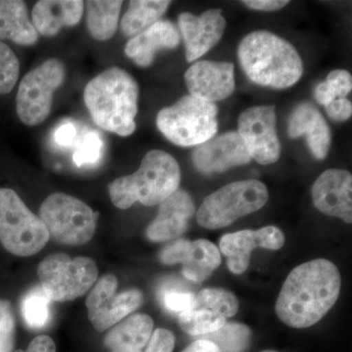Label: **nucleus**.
<instances>
[{
    "instance_id": "1",
    "label": "nucleus",
    "mask_w": 352,
    "mask_h": 352,
    "mask_svg": "<svg viewBox=\"0 0 352 352\" xmlns=\"http://www.w3.org/2000/svg\"><path fill=\"white\" fill-rule=\"evenodd\" d=\"M342 279L332 261L318 258L296 266L285 280L275 310L292 328L311 327L337 302Z\"/></svg>"
},
{
    "instance_id": "2",
    "label": "nucleus",
    "mask_w": 352,
    "mask_h": 352,
    "mask_svg": "<svg viewBox=\"0 0 352 352\" xmlns=\"http://www.w3.org/2000/svg\"><path fill=\"white\" fill-rule=\"evenodd\" d=\"M138 83L122 69L112 67L87 83L83 100L95 124L126 138L136 129Z\"/></svg>"
},
{
    "instance_id": "3",
    "label": "nucleus",
    "mask_w": 352,
    "mask_h": 352,
    "mask_svg": "<svg viewBox=\"0 0 352 352\" xmlns=\"http://www.w3.org/2000/svg\"><path fill=\"white\" fill-rule=\"evenodd\" d=\"M237 54L245 76L261 87L284 89L302 76L303 63L298 51L273 32L247 34L238 45Z\"/></svg>"
},
{
    "instance_id": "4",
    "label": "nucleus",
    "mask_w": 352,
    "mask_h": 352,
    "mask_svg": "<svg viewBox=\"0 0 352 352\" xmlns=\"http://www.w3.org/2000/svg\"><path fill=\"white\" fill-rule=\"evenodd\" d=\"M180 182L182 170L175 157L162 150H153L145 155L135 173L110 183L109 194L120 210H127L138 201L153 207L177 191Z\"/></svg>"
},
{
    "instance_id": "5",
    "label": "nucleus",
    "mask_w": 352,
    "mask_h": 352,
    "mask_svg": "<svg viewBox=\"0 0 352 352\" xmlns=\"http://www.w3.org/2000/svg\"><path fill=\"white\" fill-rule=\"evenodd\" d=\"M217 105L185 95L157 116V126L164 138L180 147L199 146L217 132Z\"/></svg>"
},
{
    "instance_id": "6",
    "label": "nucleus",
    "mask_w": 352,
    "mask_h": 352,
    "mask_svg": "<svg viewBox=\"0 0 352 352\" xmlns=\"http://www.w3.org/2000/svg\"><path fill=\"white\" fill-rule=\"evenodd\" d=\"M268 198L267 187L258 180L229 183L204 200L197 212V221L210 230L223 228L245 215L258 212Z\"/></svg>"
},
{
    "instance_id": "7",
    "label": "nucleus",
    "mask_w": 352,
    "mask_h": 352,
    "mask_svg": "<svg viewBox=\"0 0 352 352\" xmlns=\"http://www.w3.org/2000/svg\"><path fill=\"white\" fill-rule=\"evenodd\" d=\"M50 235L12 189L0 188V243L14 256H31L47 244Z\"/></svg>"
},
{
    "instance_id": "8",
    "label": "nucleus",
    "mask_w": 352,
    "mask_h": 352,
    "mask_svg": "<svg viewBox=\"0 0 352 352\" xmlns=\"http://www.w3.org/2000/svg\"><path fill=\"white\" fill-rule=\"evenodd\" d=\"M96 212L87 204L68 194L54 193L39 208L50 237L60 244L80 245L94 237L97 226Z\"/></svg>"
},
{
    "instance_id": "9",
    "label": "nucleus",
    "mask_w": 352,
    "mask_h": 352,
    "mask_svg": "<svg viewBox=\"0 0 352 352\" xmlns=\"http://www.w3.org/2000/svg\"><path fill=\"white\" fill-rule=\"evenodd\" d=\"M38 275L41 288L51 302H63L85 295L98 277L94 259L66 254H53L39 263Z\"/></svg>"
},
{
    "instance_id": "10",
    "label": "nucleus",
    "mask_w": 352,
    "mask_h": 352,
    "mask_svg": "<svg viewBox=\"0 0 352 352\" xmlns=\"http://www.w3.org/2000/svg\"><path fill=\"white\" fill-rule=\"evenodd\" d=\"M65 78L66 68L57 58L46 60L23 78L16 97V111L23 124L36 126L47 119L54 94Z\"/></svg>"
},
{
    "instance_id": "11",
    "label": "nucleus",
    "mask_w": 352,
    "mask_h": 352,
    "mask_svg": "<svg viewBox=\"0 0 352 352\" xmlns=\"http://www.w3.org/2000/svg\"><path fill=\"white\" fill-rule=\"evenodd\" d=\"M117 277L107 274L99 280L88 296V318L98 332L113 327L142 305V292L131 289L117 295Z\"/></svg>"
},
{
    "instance_id": "12",
    "label": "nucleus",
    "mask_w": 352,
    "mask_h": 352,
    "mask_svg": "<svg viewBox=\"0 0 352 352\" xmlns=\"http://www.w3.org/2000/svg\"><path fill=\"white\" fill-rule=\"evenodd\" d=\"M275 106L248 108L238 119V134L251 159L263 166L279 161L281 144L276 131Z\"/></svg>"
},
{
    "instance_id": "13",
    "label": "nucleus",
    "mask_w": 352,
    "mask_h": 352,
    "mask_svg": "<svg viewBox=\"0 0 352 352\" xmlns=\"http://www.w3.org/2000/svg\"><path fill=\"white\" fill-rule=\"evenodd\" d=\"M239 302L224 289H205L195 296L188 310L178 315L183 331L192 336H206L226 325L227 319L235 316Z\"/></svg>"
},
{
    "instance_id": "14",
    "label": "nucleus",
    "mask_w": 352,
    "mask_h": 352,
    "mask_svg": "<svg viewBox=\"0 0 352 352\" xmlns=\"http://www.w3.org/2000/svg\"><path fill=\"white\" fill-rule=\"evenodd\" d=\"M160 259L168 265L182 263L184 277L198 284L208 279L221 263L219 248L205 239L175 241L161 252Z\"/></svg>"
},
{
    "instance_id": "15",
    "label": "nucleus",
    "mask_w": 352,
    "mask_h": 352,
    "mask_svg": "<svg viewBox=\"0 0 352 352\" xmlns=\"http://www.w3.org/2000/svg\"><path fill=\"white\" fill-rule=\"evenodd\" d=\"M285 244V235L276 226L263 227L258 230H242L226 234L219 242L220 252L227 258V266L233 274H243L256 248L278 251Z\"/></svg>"
},
{
    "instance_id": "16",
    "label": "nucleus",
    "mask_w": 352,
    "mask_h": 352,
    "mask_svg": "<svg viewBox=\"0 0 352 352\" xmlns=\"http://www.w3.org/2000/svg\"><path fill=\"white\" fill-rule=\"evenodd\" d=\"M189 95L215 103L228 98L235 90L234 65L203 60L192 65L184 75Z\"/></svg>"
},
{
    "instance_id": "17",
    "label": "nucleus",
    "mask_w": 352,
    "mask_h": 352,
    "mask_svg": "<svg viewBox=\"0 0 352 352\" xmlns=\"http://www.w3.org/2000/svg\"><path fill=\"white\" fill-rule=\"evenodd\" d=\"M178 27L184 41L187 62L192 63L219 43L226 32V20L219 9L205 11L200 16L184 12L178 17Z\"/></svg>"
},
{
    "instance_id": "18",
    "label": "nucleus",
    "mask_w": 352,
    "mask_h": 352,
    "mask_svg": "<svg viewBox=\"0 0 352 352\" xmlns=\"http://www.w3.org/2000/svg\"><path fill=\"white\" fill-rule=\"evenodd\" d=\"M194 166L201 173H223L252 161L238 132L230 131L197 146L192 155Z\"/></svg>"
},
{
    "instance_id": "19",
    "label": "nucleus",
    "mask_w": 352,
    "mask_h": 352,
    "mask_svg": "<svg viewBox=\"0 0 352 352\" xmlns=\"http://www.w3.org/2000/svg\"><path fill=\"white\" fill-rule=\"evenodd\" d=\"M315 208L322 214L352 222V175L349 171L330 168L324 171L311 189Z\"/></svg>"
},
{
    "instance_id": "20",
    "label": "nucleus",
    "mask_w": 352,
    "mask_h": 352,
    "mask_svg": "<svg viewBox=\"0 0 352 352\" xmlns=\"http://www.w3.org/2000/svg\"><path fill=\"white\" fill-rule=\"evenodd\" d=\"M156 219L146 230L152 242L177 239L188 228L189 220L196 212L193 199L184 190L178 189L160 204Z\"/></svg>"
},
{
    "instance_id": "21",
    "label": "nucleus",
    "mask_w": 352,
    "mask_h": 352,
    "mask_svg": "<svg viewBox=\"0 0 352 352\" xmlns=\"http://www.w3.org/2000/svg\"><path fill=\"white\" fill-rule=\"evenodd\" d=\"M180 43V32L173 22L159 20L129 39L124 53L142 68L151 66L160 50H173Z\"/></svg>"
},
{
    "instance_id": "22",
    "label": "nucleus",
    "mask_w": 352,
    "mask_h": 352,
    "mask_svg": "<svg viewBox=\"0 0 352 352\" xmlns=\"http://www.w3.org/2000/svg\"><path fill=\"white\" fill-rule=\"evenodd\" d=\"M288 132L291 138L307 136L308 148L316 159L328 156L332 133L323 115L312 104L302 102L296 106L289 118Z\"/></svg>"
},
{
    "instance_id": "23",
    "label": "nucleus",
    "mask_w": 352,
    "mask_h": 352,
    "mask_svg": "<svg viewBox=\"0 0 352 352\" xmlns=\"http://www.w3.org/2000/svg\"><path fill=\"white\" fill-rule=\"evenodd\" d=\"M85 2L80 0H41L32 9V25L44 36H54L65 27L82 20Z\"/></svg>"
},
{
    "instance_id": "24",
    "label": "nucleus",
    "mask_w": 352,
    "mask_h": 352,
    "mask_svg": "<svg viewBox=\"0 0 352 352\" xmlns=\"http://www.w3.org/2000/svg\"><path fill=\"white\" fill-rule=\"evenodd\" d=\"M153 328L149 315H131L111 329L104 344L110 352H142L151 339Z\"/></svg>"
},
{
    "instance_id": "25",
    "label": "nucleus",
    "mask_w": 352,
    "mask_h": 352,
    "mask_svg": "<svg viewBox=\"0 0 352 352\" xmlns=\"http://www.w3.org/2000/svg\"><path fill=\"white\" fill-rule=\"evenodd\" d=\"M9 39L23 46L38 43V34L21 0H0V41Z\"/></svg>"
},
{
    "instance_id": "26",
    "label": "nucleus",
    "mask_w": 352,
    "mask_h": 352,
    "mask_svg": "<svg viewBox=\"0 0 352 352\" xmlns=\"http://www.w3.org/2000/svg\"><path fill=\"white\" fill-rule=\"evenodd\" d=\"M87 6V25L90 36L98 41L112 38L119 25L122 1L90 0Z\"/></svg>"
},
{
    "instance_id": "27",
    "label": "nucleus",
    "mask_w": 352,
    "mask_h": 352,
    "mask_svg": "<svg viewBox=\"0 0 352 352\" xmlns=\"http://www.w3.org/2000/svg\"><path fill=\"white\" fill-rule=\"evenodd\" d=\"M166 0H132L120 22V30L126 36H138L157 22L170 7Z\"/></svg>"
},
{
    "instance_id": "28",
    "label": "nucleus",
    "mask_w": 352,
    "mask_h": 352,
    "mask_svg": "<svg viewBox=\"0 0 352 352\" xmlns=\"http://www.w3.org/2000/svg\"><path fill=\"white\" fill-rule=\"evenodd\" d=\"M51 302L50 296L41 287H34L25 294L21 303V310L28 327L41 330L50 324Z\"/></svg>"
},
{
    "instance_id": "29",
    "label": "nucleus",
    "mask_w": 352,
    "mask_h": 352,
    "mask_svg": "<svg viewBox=\"0 0 352 352\" xmlns=\"http://www.w3.org/2000/svg\"><path fill=\"white\" fill-rule=\"evenodd\" d=\"M203 339L214 342L219 352H245L251 342L252 331L244 324L232 322L214 333L203 336Z\"/></svg>"
},
{
    "instance_id": "30",
    "label": "nucleus",
    "mask_w": 352,
    "mask_h": 352,
    "mask_svg": "<svg viewBox=\"0 0 352 352\" xmlns=\"http://www.w3.org/2000/svg\"><path fill=\"white\" fill-rule=\"evenodd\" d=\"M19 75V59L7 44L0 41V94L12 91Z\"/></svg>"
},
{
    "instance_id": "31",
    "label": "nucleus",
    "mask_w": 352,
    "mask_h": 352,
    "mask_svg": "<svg viewBox=\"0 0 352 352\" xmlns=\"http://www.w3.org/2000/svg\"><path fill=\"white\" fill-rule=\"evenodd\" d=\"M160 300L168 312L180 315L188 310L195 300L196 295L188 291H183L180 287L166 285L160 289Z\"/></svg>"
},
{
    "instance_id": "32",
    "label": "nucleus",
    "mask_w": 352,
    "mask_h": 352,
    "mask_svg": "<svg viewBox=\"0 0 352 352\" xmlns=\"http://www.w3.org/2000/svg\"><path fill=\"white\" fill-rule=\"evenodd\" d=\"M103 141L97 132L90 131L83 136L74 153V163L78 166L94 164L100 159Z\"/></svg>"
},
{
    "instance_id": "33",
    "label": "nucleus",
    "mask_w": 352,
    "mask_h": 352,
    "mask_svg": "<svg viewBox=\"0 0 352 352\" xmlns=\"http://www.w3.org/2000/svg\"><path fill=\"white\" fill-rule=\"evenodd\" d=\"M15 333L12 307L7 300H0V352H13Z\"/></svg>"
},
{
    "instance_id": "34",
    "label": "nucleus",
    "mask_w": 352,
    "mask_h": 352,
    "mask_svg": "<svg viewBox=\"0 0 352 352\" xmlns=\"http://www.w3.org/2000/svg\"><path fill=\"white\" fill-rule=\"evenodd\" d=\"M333 98H346L352 89V76L346 69H333L325 82Z\"/></svg>"
},
{
    "instance_id": "35",
    "label": "nucleus",
    "mask_w": 352,
    "mask_h": 352,
    "mask_svg": "<svg viewBox=\"0 0 352 352\" xmlns=\"http://www.w3.org/2000/svg\"><path fill=\"white\" fill-rule=\"evenodd\" d=\"M175 338L166 329H157L152 333L144 352H173L175 349Z\"/></svg>"
},
{
    "instance_id": "36",
    "label": "nucleus",
    "mask_w": 352,
    "mask_h": 352,
    "mask_svg": "<svg viewBox=\"0 0 352 352\" xmlns=\"http://www.w3.org/2000/svg\"><path fill=\"white\" fill-rule=\"evenodd\" d=\"M329 117L335 122H346L352 116V104L346 98H337L325 106Z\"/></svg>"
},
{
    "instance_id": "37",
    "label": "nucleus",
    "mask_w": 352,
    "mask_h": 352,
    "mask_svg": "<svg viewBox=\"0 0 352 352\" xmlns=\"http://www.w3.org/2000/svg\"><path fill=\"white\" fill-rule=\"evenodd\" d=\"M76 136V129L72 122H64L55 131V142L61 147H69Z\"/></svg>"
},
{
    "instance_id": "38",
    "label": "nucleus",
    "mask_w": 352,
    "mask_h": 352,
    "mask_svg": "<svg viewBox=\"0 0 352 352\" xmlns=\"http://www.w3.org/2000/svg\"><path fill=\"white\" fill-rule=\"evenodd\" d=\"M243 3L252 10L266 11V12H272L284 8L289 1L286 0H245Z\"/></svg>"
},
{
    "instance_id": "39",
    "label": "nucleus",
    "mask_w": 352,
    "mask_h": 352,
    "mask_svg": "<svg viewBox=\"0 0 352 352\" xmlns=\"http://www.w3.org/2000/svg\"><path fill=\"white\" fill-rule=\"evenodd\" d=\"M182 352H219V349L210 340L200 339L192 342Z\"/></svg>"
},
{
    "instance_id": "40",
    "label": "nucleus",
    "mask_w": 352,
    "mask_h": 352,
    "mask_svg": "<svg viewBox=\"0 0 352 352\" xmlns=\"http://www.w3.org/2000/svg\"><path fill=\"white\" fill-rule=\"evenodd\" d=\"M13 352H30L29 351H22V349H19V351H13Z\"/></svg>"
},
{
    "instance_id": "41",
    "label": "nucleus",
    "mask_w": 352,
    "mask_h": 352,
    "mask_svg": "<svg viewBox=\"0 0 352 352\" xmlns=\"http://www.w3.org/2000/svg\"><path fill=\"white\" fill-rule=\"evenodd\" d=\"M261 352H278L276 351H270V349H268V351H261Z\"/></svg>"
}]
</instances>
